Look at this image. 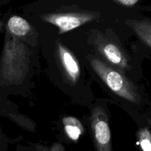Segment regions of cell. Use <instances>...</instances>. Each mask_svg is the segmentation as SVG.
I'll list each match as a JSON object with an SVG mask.
<instances>
[{
    "label": "cell",
    "mask_w": 151,
    "mask_h": 151,
    "mask_svg": "<svg viewBox=\"0 0 151 151\" xmlns=\"http://www.w3.org/2000/svg\"><path fill=\"white\" fill-rule=\"evenodd\" d=\"M89 40L96 51L109 64L116 66L119 70L130 69L129 57L116 41L97 29L92 30Z\"/></svg>",
    "instance_id": "cell-3"
},
{
    "label": "cell",
    "mask_w": 151,
    "mask_h": 151,
    "mask_svg": "<svg viewBox=\"0 0 151 151\" xmlns=\"http://www.w3.org/2000/svg\"><path fill=\"white\" fill-rule=\"evenodd\" d=\"M3 26H4V24H3L2 22H1V21H0V29H2Z\"/></svg>",
    "instance_id": "cell-13"
},
{
    "label": "cell",
    "mask_w": 151,
    "mask_h": 151,
    "mask_svg": "<svg viewBox=\"0 0 151 151\" xmlns=\"http://www.w3.org/2000/svg\"><path fill=\"white\" fill-rule=\"evenodd\" d=\"M55 55L67 81L72 84L76 83L81 76V66L75 55L60 41H56Z\"/></svg>",
    "instance_id": "cell-6"
},
{
    "label": "cell",
    "mask_w": 151,
    "mask_h": 151,
    "mask_svg": "<svg viewBox=\"0 0 151 151\" xmlns=\"http://www.w3.org/2000/svg\"><path fill=\"white\" fill-rule=\"evenodd\" d=\"M63 129L69 139L73 142L78 141L84 132V128L81 121L74 116H66L63 118Z\"/></svg>",
    "instance_id": "cell-9"
},
{
    "label": "cell",
    "mask_w": 151,
    "mask_h": 151,
    "mask_svg": "<svg viewBox=\"0 0 151 151\" xmlns=\"http://www.w3.org/2000/svg\"><path fill=\"white\" fill-rule=\"evenodd\" d=\"M88 60L94 72L116 95L131 103H139L140 96L137 87L122 71L95 56H88Z\"/></svg>",
    "instance_id": "cell-2"
},
{
    "label": "cell",
    "mask_w": 151,
    "mask_h": 151,
    "mask_svg": "<svg viewBox=\"0 0 151 151\" xmlns=\"http://www.w3.org/2000/svg\"><path fill=\"white\" fill-rule=\"evenodd\" d=\"M125 23L131 28L141 41L151 48V20L147 19H127Z\"/></svg>",
    "instance_id": "cell-7"
},
{
    "label": "cell",
    "mask_w": 151,
    "mask_h": 151,
    "mask_svg": "<svg viewBox=\"0 0 151 151\" xmlns=\"http://www.w3.org/2000/svg\"><path fill=\"white\" fill-rule=\"evenodd\" d=\"M5 29L12 35L18 37L24 41L25 38L32 32L30 24L24 18L19 16H13L8 19Z\"/></svg>",
    "instance_id": "cell-8"
},
{
    "label": "cell",
    "mask_w": 151,
    "mask_h": 151,
    "mask_svg": "<svg viewBox=\"0 0 151 151\" xmlns=\"http://www.w3.org/2000/svg\"><path fill=\"white\" fill-rule=\"evenodd\" d=\"M113 1L115 4L125 7H134L139 3V0H114Z\"/></svg>",
    "instance_id": "cell-12"
},
{
    "label": "cell",
    "mask_w": 151,
    "mask_h": 151,
    "mask_svg": "<svg viewBox=\"0 0 151 151\" xmlns=\"http://www.w3.org/2000/svg\"><path fill=\"white\" fill-rule=\"evenodd\" d=\"M90 125L96 151H112L111 129L107 114L103 107L97 106L92 109Z\"/></svg>",
    "instance_id": "cell-5"
},
{
    "label": "cell",
    "mask_w": 151,
    "mask_h": 151,
    "mask_svg": "<svg viewBox=\"0 0 151 151\" xmlns=\"http://www.w3.org/2000/svg\"><path fill=\"white\" fill-rule=\"evenodd\" d=\"M9 117L13 122L17 123L18 125H21L23 128H27V129H33V123H32V122L29 120V119H28L26 116L10 114L9 115Z\"/></svg>",
    "instance_id": "cell-10"
},
{
    "label": "cell",
    "mask_w": 151,
    "mask_h": 151,
    "mask_svg": "<svg viewBox=\"0 0 151 151\" xmlns=\"http://www.w3.org/2000/svg\"><path fill=\"white\" fill-rule=\"evenodd\" d=\"M29 46L5 29L0 58V79L2 85H16L23 82L30 64Z\"/></svg>",
    "instance_id": "cell-1"
},
{
    "label": "cell",
    "mask_w": 151,
    "mask_h": 151,
    "mask_svg": "<svg viewBox=\"0 0 151 151\" xmlns=\"http://www.w3.org/2000/svg\"><path fill=\"white\" fill-rule=\"evenodd\" d=\"M0 151H1V150H0Z\"/></svg>",
    "instance_id": "cell-15"
},
{
    "label": "cell",
    "mask_w": 151,
    "mask_h": 151,
    "mask_svg": "<svg viewBox=\"0 0 151 151\" xmlns=\"http://www.w3.org/2000/svg\"><path fill=\"white\" fill-rule=\"evenodd\" d=\"M1 29H0V32H1ZM0 85H2V83H1V79H0Z\"/></svg>",
    "instance_id": "cell-14"
},
{
    "label": "cell",
    "mask_w": 151,
    "mask_h": 151,
    "mask_svg": "<svg viewBox=\"0 0 151 151\" xmlns=\"http://www.w3.org/2000/svg\"><path fill=\"white\" fill-rule=\"evenodd\" d=\"M34 147L35 151H64V147L58 142L54 143L50 147L41 144H35Z\"/></svg>",
    "instance_id": "cell-11"
},
{
    "label": "cell",
    "mask_w": 151,
    "mask_h": 151,
    "mask_svg": "<svg viewBox=\"0 0 151 151\" xmlns=\"http://www.w3.org/2000/svg\"><path fill=\"white\" fill-rule=\"evenodd\" d=\"M100 13L93 11L68 12L45 13L41 16L44 22L55 26L59 34H63L77 29L82 25L98 19Z\"/></svg>",
    "instance_id": "cell-4"
}]
</instances>
